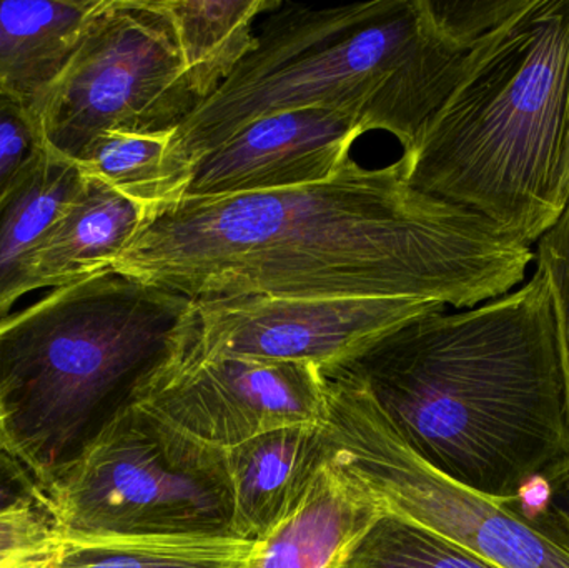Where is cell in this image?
Wrapping results in <instances>:
<instances>
[{
    "instance_id": "cell-1",
    "label": "cell",
    "mask_w": 569,
    "mask_h": 568,
    "mask_svg": "<svg viewBox=\"0 0 569 568\" xmlns=\"http://www.w3.org/2000/svg\"><path fill=\"white\" fill-rule=\"evenodd\" d=\"M531 247L411 186L405 160L348 159L327 182L183 199L139 230L113 272L187 299L398 297L473 309L513 292Z\"/></svg>"
},
{
    "instance_id": "cell-2",
    "label": "cell",
    "mask_w": 569,
    "mask_h": 568,
    "mask_svg": "<svg viewBox=\"0 0 569 568\" xmlns=\"http://www.w3.org/2000/svg\"><path fill=\"white\" fill-rule=\"evenodd\" d=\"M321 370L363 389L425 462L485 496L515 497L569 456L540 270L500 299L425 313Z\"/></svg>"
},
{
    "instance_id": "cell-3",
    "label": "cell",
    "mask_w": 569,
    "mask_h": 568,
    "mask_svg": "<svg viewBox=\"0 0 569 568\" xmlns=\"http://www.w3.org/2000/svg\"><path fill=\"white\" fill-rule=\"evenodd\" d=\"M477 46L455 36L431 0L282 2L256 49L176 127L170 167L189 187L193 166L247 123L313 107L353 113L410 153Z\"/></svg>"
},
{
    "instance_id": "cell-4",
    "label": "cell",
    "mask_w": 569,
    "mask_h": 568,
    "mask_svg": "<svg viewBox=\"0 0 569 568\" xmlns=\"http://www.w3.org/2000/svg\"><path fill=\"white\" fill-rule=\"evenodd\" d=\"M569 83V0H528L485 37L420 140L411 186L531 247L560 219L555 179Z\"/></svg>"
},
{
    "instance_id": "cell-5",
    "label": "cell",
    "mask_w": 569,
    "mask_h": 568,
    "mask_svg": "<svg viewBox=\"0 0 569 568\" xmlns=\"http://www.w3.org/2000/svg\"><path fill=\"white\" fill-rule=\"evenodd\" d=\"M190 306L106 270L0 319V442L43 489L133 406Z\"/></svg>"
},
{
    "instance_id": "cell-6",
    "label": "cell",
    "mask_w": 569,
    "mask_h": 568,
    "mask_svg": "<svg viewBox=\"0 0 569 568\" xmlns=\"http://www.w3.org/2000/svg\"><path fill=\"white\" fill-rule=\"evenodd\" d=\"M327 379L331 464L385 510L495 568H569V529L543 474L508 499L485 496L425 462L360 387Z\"/></svg>"
},
{
    "instance_id": "cell-7",
    "label": "cell",
    "mask_w": 569,
    "mask_h": 568,
    "mask_svg": "<svg viewBox=\"0 0 569 568\" xmlns=\"http://www.w3.org/2000/svg\"><path fill=\"white\" fill-rule=\"evenodd\" d=\"M47 496L67 540L237 539L226 450L136 403Z\"/></svg>"
},
{
    "instance_id": "cell-8",
    "label": "cell",
    "mask_w": 569,
    "mask_h": 568,
    "mask_svg": "<svg viewBox=\"0 0 569 568\" xmlns=\"http://www.w3.org/2000/svg\"><path fill=\"white\" fill-rule=\"evenodd\" d=\"M199 103L159 0H100L37 116L47 150L76 163L100 133L176 129Z\"/></svg>"
},
{
    "instance_id": "cell-9",
    "label": "cell",
    "mask_w": 569,
    "mask_h": 568,
    "mask_svg": "<svg viewBox=\"0 0 569 568\" xmlns=\"http://www.w3.org/2000/svg\"><path fill=\"white\" fill-rule=\"evenodd\" d=\"M443 309L448 307L398 297L192 300L169 350L192 360L247 357L325 369L403 323Z\"/></svg>"
},
{
    "instance_id": "cell-10",
    "label": "cell",
    "mask_w": 569,
    "mask_h": 568,
    "mask_svg": "<svg viewBox=\"0 0 569 568\" xmlns=\"http://www.w3.org/2000/svg\"><path fill=\"white\" fill-rule=\"evenodd\" d=\"M133 403L227 452L282 427L327 422V379L310 362L192 360L167 350L137 387Z\"/></svg>"
},
{
    "instance_id": "cell-11",
    "label": "cell",
    "mask_w": 569,
    "mask_h": 568,
    "mask_svg": "<svg viewBox=\"0 0 569 568\" xmlns=\"http://www.w3.org/2000/svg\"><path fill=\"white\" fill-rule=\"evenodd\" d=\"M367 132L363 122L345 110L313 107L260 117L193 166L186 199L327 182L350 159L355 140Z\"/></svg>"
},
{
    "instance_id": "cell-12",
    "label": "cell",
    "mask_w": 569,
    "mask_h": 568,
    "mask_svg": "<svg viewBox=\"0 0 569 568\" xmlns=\"http://www.w3.org/2000/svg\"><path fill=\"white\" fill-rule=\"evenodd\" d=\"M331 456L327 422L282 427L227 450L237 539L266 540L307 499Z\"/></svg>"
},
{
    "instance_id": "cell-13",
    "label": "cell",
    "mask_w": 569,
    "mask_h": 568,
    "mask_svg": "<svg viewBox=\"0 0 569 568\" xmlns=\"http://www.w3.org/2000/svg\"><path fill=\"white\" fill-rule=\"evenodd\" d=\"M152 213L100 180L83 183L36 253L32 290L57 289L112 269Z\"/></svg>"
},
{
    "instance_id": "cell-14",
    "label": "cell",
    "mask_w": 569,
    "mask_h": 568,
    "mask_svg": "<svg viewBox=\"0 0 569 568\" xmlns=\"http://www.w3.org/2000/svg\"><path fill=\"white\" fill-rule=\"evenodd\" d=\"M383 509L328 464L301 506L266 540L247 568H337Z\"/></svg>"
},
{
    "instance_id": "cell-15",
    "label": "cell",
    "mask_w": 569,
    "mask_h": 568,
    "mask_svg": "<svg viewBox=\"0 0 569 568\" xmlns=\"http://www.w3.org/2000/svg\"><path fill=\"white\" fill-rule=\"evenodd\" d=\"M100 0H2L0 83L39 109L72 59Z\"/></svg>"
},
{
    "instance_id": "cell-16",
    "label": "cell",
    "mask_w": 569,
    "mask_h": 568,
    "mask_svg": "<svg viewBox=\"0 0 569 568\" xmlns=\"http://www.w3.org/2000/svg\"><path fill=\"white\" fill-rule=\"evenodd\" d=\"M82 183L77 163L46 149L0 199V319L33 292L36 253Z\"/></svg>"
},
{
    "instance_id": "cell-17",
    "label": "cell",
    "mask_w": 569,
    "mask_h": 568,
    "mask_svg": "<svg viewBox=\"0 0 569 568\" xmlns=\"http://www.w3.org/2000/svg\"><path fill=\"white\" fill-rule=\"evenodd\" d=\"M179 43L187 79L209 99L256 49L253 26L280 0H159Z\"/></svg>"
},
{
    "instance_id": "cell-18",
    "label": "cell",
    "mask_w": 569,
    "mask_h": 568,
    "mask_svg": "<svg viewBox=\"0 0 569 568\" xmlns=\"http://www.w3.org/2000/svg\"><path fill=\"white\" fill-rule=\"evenodd\" d=\"M176 129L162 132L110 130L100 133L77 159L83 176L100 180L152 217L186 199L187 187L169 163Z\"/></svg>"
},
{
    "instance_id": "cell-19",
    "label": "cell",
    "mask_w": 569,
    "mask_h": 568,
    "mask_svg": "<svg viewBox=\"0 0 569 568\" xmlns=\"http://www.w3.org/2000/svg\"><path fill=\"white\" fill-rule=\"evenodd\" d=\"M256 546L239 539H62L47 568H247Z\"/></svg>"
},
{
    "instance_id": "cell-20",
    "label": "cell",
    "mask_w": 569,
    "mask_h": 568,
    "mask_svg": "<svg viewBox=\"0 0 569 568\" xmlns=\"http://www.w3.org/2000/svg\"><path fill=\"white\" fill-rule=\"evenodd\" d=\"M337 568H495L457 544L385 512Z\"/></svg>"
},
{
    "instance_id": "cell-21",
    "label": "cell",
    "mask_w": 569,
    "mask_h": 568,
    "mask_svg": "<svg viewBox=\"0 0 569 568\" xmlns=\"http://www.w3.org/2000/svg\"><path fill=\"white\" fill-rule=\"evenodd\" d=\"M537 270L550 289L558 356L565 387V429L569 452V203L553 227L537 242Z\"/></svg>"
},
{
    "instance_id": "cell-22",
    "label": "cell",
    "mask_w": 569,
    "mask_h": 568,
    "mask_svg": "<svg viewBox=\"0 0 569 568\" xmlns=\"http://www.w3.org/2000/svg\"><path fill=\"white\" fill-rule=\"evenodd\" d=\"M46 149L36 109L0 83V199Z\"/></svg>"
},
{
    "instance_id": "cell-23",
    "label": "cell",
    "mask_w": 569,
    "mask_h": 568,
    "mask_svg": "<svg viewBox=\"0 0 569 568\" xmlns=\"http://www.w3.org/2000/svg\"><path fill=\"white\" fill-rule=\"evenodd\" d=\"M59 529L50 510H27L0 517V568H47L57 547Z\"/></svg>"
},
{
    "instance_id": "cell-24",
    "label": "cell",
    "mask_w": 569,
    "mask_h": 568,
    "mask_svg": "<svg viewBox=\"0 0 569 568\" xmlns=\"http://www.w3.org/2000/svg\"><path fill=\"white\" fill-rule=\"evenodd\" d=\"M50 510L49 496L29 467L0 442V517Z\"/></svg>"
},
{
    "instance_id": "cell-25",
    "label": "cell",
    "mask_w": 569,
    "mask_h": 568,
    "mask_svg": "<svg viewBox=\"0 0 569 568\" xmlns=\"http://www.w3.org/2000/svg\"><path fill=\"white\" fill-rule=\"evenodd\" d=\"M548 500L569 529V456L543 472Z\"/></svg>"
},
{
    "instance_id": "cell-26",
    "label": "cell",
    "mask_w": 569,
    "mask_h": 568,
    "mask_svg": "<svg viewBox=\"0 0 569 568\" xmlns=\"http://www.w3.org/2000/svg\"><path fill=\"white\" fill-rule=\"evenodd\" d=\"M553 203L558 212L563 213L569 203V83L567 102V122H565L563 146H561L560 163L555 179Z\"/></svg>"
}]
</instances>
